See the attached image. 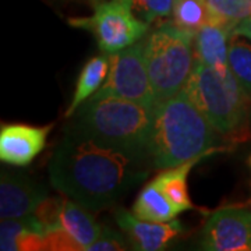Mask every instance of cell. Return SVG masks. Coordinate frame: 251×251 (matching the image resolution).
Listing matches in <instances>:
<instances>
[{"label":"cell","instance_id":"6da1fadb","mask_svg":"<svg viewBox=\"0 0 251 251\" xmlns=\"http://www.w3.org/2000/svg\"><path fill=\"white\" fill-rule=\"evenodd\" d=\"M147 175L144 161L67 133L49 162L53 188L90 211L112 206Z\"/></svg>","mask_w":251,"mask_h":251},{"label":"cell","instance_id":"7a4b0ae2","mask_svg":"<svg viewBox=\"0 0 251 251\" xmlns=\"http://www.w3.org/2000/svg\"><path fill=\"white\" fill-rule=\"evenodd\" d=\"M153 112L155 109L116 97L90 98L73 115L66 133L145 162L150 159Z\"/></svg>","mask_w":251,"mask_h":251},{"label":"cell","instance_id":"3957f363","mask_svg":"<svg viewBox=\"0 0 251 251\" xmlns=\"http://www.w3.org/2000/svg\"><path fill=\"white\" fill-rule=\"evenodd\" d=\"M216 131L184 91L159 103L153 112L150 162L155 169H169L202 155L224 151Z\"/></svg>","mask_w":251,"mask_h":251},{"label":"cell","instance_id":"277c9868","mask_svg":"<svg viewBox=\"0 0 251 251\" xmlns=\"http://www.w3.org/2000/svg\"><path fill=\"white\" fill-rule=\"evenodd\" d=\"M183 91L218 134H234L246 123L251 97L232 72L221 73L196 60Z\"/></svg>","mask_w":251,"mask_h":251},{"label":"cell","instance_id":"5b68a950","mask_svg":"<svg viewBox=\"0 0 251 251\" xmlns=\"http://www.w3.org/2000/svg\"><path fill=\"white\" fill-rule=\"evenodd\" d=\"M194 36L173 23H163L144 39L156 106L184 88L196 64Z\"/></svg>","mask_w":251,"mask_h":251},{"label":"cell","instance_id":"8992f818","mask_svg":"<svg viewBox=\"0 0 251 251\" xmlns=\"http://www.w3.org/2000/svg\"><path fill=\"white\" fill-rule=\"evenodd\" d=\"M69 24L90 31L99 49L108 54L140 42L150 28L135 16L128 0L100 1L91 16L70 18Z\"/></svg>","mask_w":251,"mask_h":251},{"label":"cell","instance_id":"52a82bcc","mask_svg":"<svg viewBox=\"0 0 251 251\" xmlns=\"http://www.w3.org/2000/svg\"><path fill=\"white\" fill-rule=\"evenodd\" d=\"M110 69L106 81L91 98L116 97L155 109V97L144 54V39L109 54Z\"/></svg>","mask_w":251,"mask_h":251},{"label":"cell","instance_id":"ba28073f","mask_svg":"<svg viewBox=\"0 0 251 251\" xmlns=\"http://www.w3.org/2000/svg\"><path fill=\"white\" fill-rule=\"evenodd\" d=\"M201 249L251 251V212L244 206H224L212 212L201 232Z\"/></svg>","mask_w":251,"mask_h":251},{"label":"cell","instance_id":"9c48e42d","mask_svg":"<svg viewBox=\"0 0 251 251\" xmlns=\"http://www.w3.org/2000/svg\"><path fill=\"white\" fill-rule=\"evenodd\" d=\"M50 126L3 125L0 130V159L11 166H27L44 151Z\"/></svg>","mask_w":251,"mask_h":251},{"label":"cell","instance_id":"30bf717a","mask_svg":"<svg viewBox=\"0 0 251 251\" xmlns=\"http://www.w3.org/2000/svg\"><path fill=\"white\" fill-rule=\"evenodd\" d=\"M48 197L46 188L24 175L1 172L0 218L14 219L34 215L38 205Z\"/></svg>","mask_w":251,"mask_h":251},{"label":"cell","instance_id":"8fae6325","mask_svg":"<svg viewBox=\"0 0 251 251\" xmlns=\"http://www.w3.org/2000/svg\"><path fill=\"white\" fill-rule=\"evenodd\" d=\"M116 222L135 250L141 251L165 250L183 232V226L176 219L169 222H150L138 219L133 212L126 209L117 211Z\"/></svg>","mask_w":251,"mask_h":251},{"label":"cell","instance_id":"7c38bea8","mask_svg":"<svg viewBox=\"0 0 251 251\" xmlns=\"http://www.w3.org/2000/svg\"><path fill=\"white\" fill-rule=\"evenodd\" d=\"M232 31L218 23H208L194 36L196 60L221 73L230 72L227 63Z\"/></svg>","mask_w":251,"mask_h":251},{"label":"cell","instance_id":"4fadbf2b","mask_svg":"<svg viewBox=\"0 0 251 251\" xmlns=\"http://www.w3.org/2000/svg\"><path fill=\"white\" fill-rule=\"evenodd\" d=\"M88 211L90 209L73 200H64L56 225L62 226L80 244L81 250H88L91 244L102 233L100 226Z\"/></svg>","mask_w":251,"mask_h":251},{"label":"cell","instance_id":"5bb4252c","mask_svg":"<svg viewBox=\"0 0 251 251\" xmlns=\"http://www.w3.org/2000/svg\"><path fill=\"white\" fill-rule=\"evenodd\" d=\"M205 156H209V155L197 156L194 159H190V161L184 162V163H180L177 166H173V168H169V169H163V172L159 173L152 180L153 183L161 188L162 193L166 196V198L175 205V208L179 211V214L196 208L194 204L191 202V198L188 196V173L197 165L198 162L204 159Z\"/></svg>","mask_w":251,"mask_h":251},{"label":"cell","instance_id":"9a60e30c","mask_svg":"<svg viewBox=\"0 0 251 251\" xmlns=\"http://www.w3.org/2000/svg\"><path fill=\"white\" fill-rule=\"evenodd\" d=\"M109 69L110 57L108 53L95 56L84 64L75 82L72 102L66 110V117H72L81 105L87 102L103 85V82L108 78Z\"/></svg>","mask_w":251,"mask_h":251},{"label":"cell","instance_id":"2e32d148","mask_svg":"<svg viewBox=\"0 0 251 251\" xmlns=\"http://www.w3.org/2000/svg\"><path fill=\"white\" fill-rule=\"evenodd\" d=\"M131 212L138 219L150 222H169L179 215V211L153 181H150L140 191L131 206Z\"/></svg>","mask_w":251,"mask_h":251},{"label":"cell","instance_id":"e0dca14e","mask_svg":"<svg viewBox=\"0 0 251 251\" xmlns=\"http://www.w3.org/2000/svg\"><path fill=\"white\" fill-rule=\"evenodd\" d=\"M172 23L196 35L200 28L212 23V13L206 0H175Z\"/></svg>","mask_w":251,"mask_h":251},{"label":"cell","instance_id":"ac0fdd59","mask_svg":"<svg viewBox=\"0 0 251 251\" xmlns=\"http://www.w3.org/2000/svg\"><path fill=\"white\" fill-rule=\"evenodd\" d=\"M229 69L251 97V41L242 35H232L227 53Z\"/></svg>","mask_w":251,"mask_h":251},{"label":"cell","instance_id":"d6986e66","mask_svg":"<svg viewBox=\"0 0 251 251\" xmlns=\"http://www.w3.org/2000/svg\"><path fill=\"white\" fill-rule=\"evenodd\" d=\"M212 13V23L233 31L243 20L251 16V0H206Z\"/></svg>","mask_w":251,"mask_h":251},{"label":"cell","instance_id":"ffe728a7","mask_svg":"<svg viewBox=\"0 0 251 251\" xmlns=\"http://www.w3.org/2000/svg\"><path fill=\"white\" fill-rule=\"evenodd\" d=\"M29 229H38L45 232V227L36 219L35 215H28L24 218L14 219H1L0 225V250L16 251L20 236Z\"/></svg>","mask_w":251,"mask_h":251},{"label":"cell","instance_id":"44dd1931","mask_svg":"<svg viewBox=\"0 0 251 251\" xmlns=\"http://www.w3.org/2000/svg\"><path fill=\"white\" fill-rule=\"evenodd\" d=\"M128 3L137 17L151 24L172 16L175 0H128Z\"/></svg>","mask_w":251,"mask_h":251},{"label":"cell","instance_id":"7402d4cb","mask_svg":"<svg viewBox=\"0 0 251 251\" xmlns=\"http://www.w3.org/2000/svg\"><path fill=\"white\" fill-rule=\"evenodd\" d=\"M46 250L81 251V246L67 233L62 226H53L45 230Z\"/></svg>","mask_w":251,"mask_h":251},{"label":"cell","instance_id":"603a6c76","mask_svg":"<svg viewBox=\"0 0 251 251\" xmlns=\"http://www.w3.org/2000/svg\"><path fill=\"white\" fill-rule=\"evenodd\" d=\"M128 246L126 239L116 230L106 227L95 242L90 246L87 251H123L127 250Z\"/></svg>","mask_w":251,"mask_h":251},{"label":"cell","instance_id":"cb8c5ba5","mask_svg":"<svg viewBox=\"0 0 251 251\" xmlns=\"http://www.w3.org/2000/svg\"><path fill=\"white\" fill-rule=\"evenodd\" d=\"M232 35H242L249 38L251 41V16L243 20L242 23H239L232 31Z\"/></svg>","mask_w":251,"mask_h":251},{"label":"cell","instance_id":"d4e9b609","mask_svg":"<svg viewBox=\"0 0 251 251\" xmlns=\"http://www.w3.org/2000/svg\"><path fill=\"white\" fill-rule=\"evenodd\" d=\"M91 1H94L95 4H99V3H100V0H91Z\"/></svg>","mask_w":251,"mask_h":251},{"label":"cell","instance_id":"484cf974","mask_svg":"<svg viewBox=\"0 0 251 251\" xmlns=\"http://www.w3.org/2000/svg\"><path fill=\"white\" fill-rule=\"evenodd\" d=\"M249 166H250V171H251V155L249 156Z\"/></svg>","mask_w":251,"mask_h":251}]
</instances>
